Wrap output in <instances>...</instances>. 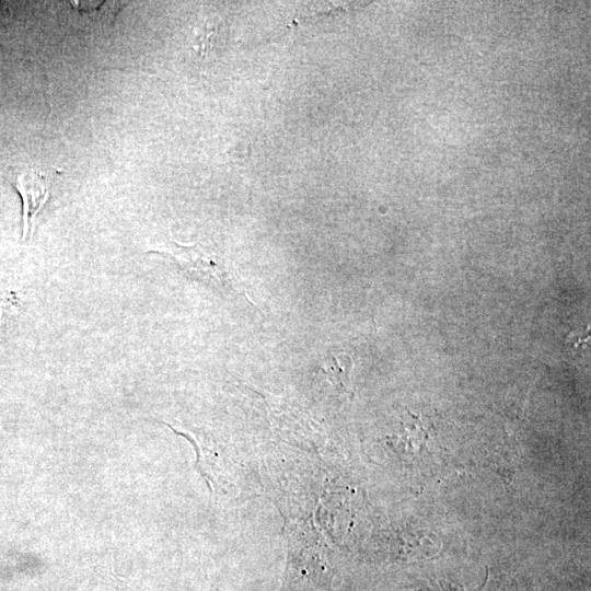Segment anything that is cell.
Masks as SVG:
<instances>
[{"mask_svg": "<svg viewBox=\"0 0 591 591\" xmlns=\"http://www.w3.org/2000/svg\"><path fill=\"white\" fill-rule=\"evenodd\" d=\"M23 206V239L31 232L33 220L46 204L49 189L47 178L39 172L19 173L12 182Z\"/></svg>", "mask_w": 591, "mask_h": 591, "instance_id": "6da1fadb", "label": "cell"}]
</instances>
